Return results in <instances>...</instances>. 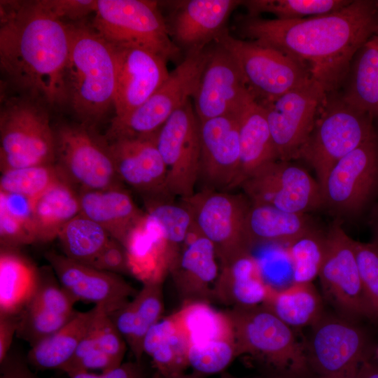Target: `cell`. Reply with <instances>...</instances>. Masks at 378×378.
Segmentation results:
<instances>
[{"label": "cell", "mask_w": 378, "mask_h": 378, "mask_svg": "<svg viewBox=\"0 0 378 378\" xmlns=\"http://www.w3.org/2000/svg\"><path fill=\"white\" fill-rule=\"evenodd\" d=\"M240 34L286 54L303 66L327 94L342 85L352 60L378 29L375 1L355 0L326 15L299 20L239 19Z\"/></svg>", "instance_id": "6da1fadb"}, {"label": "cell", "mask_w": 378, "mask_h": 378, "mask_svg": "<svg viewBox=\"0 0 378 378\" xmlns=\"http://www.w3.org/2000/svg\"><path fill=\"white\" fill-rule=\"evenodd\" d=\"M0 66L20 94L58 108L68 104L67 24L41 1H1Z\"/></svg>", "instance_id": "7a4b0ae2"}, {"label": "cell", "mask_w": 378, "mask_h": 378, "mask_svg": "<svg viewBox=\"0 0 378 378\" xmlns=\"http://www.w3.org/2000/svg\"><path fill=\"white\" fill-rule=\"evenodd\" d=\"M66 24L69 34L66 68L68 105L78 122L96 128L114 108L115 50L92 24L83 20Z\"/></svg>", "instance_id": "3957f363"}, {"label": "cell", "mask_w": 378, "mask_h": 378, "mask_svg": "<svg viewBox=\"0 0 378 378\" xmlns=\"http://www.w3.org/2000/svg\"><path fill=\"white\" fill-rule=\"evenodd\" d=\"M234 329L236 356L248 355L261 362L267 374L285 375L307 370L304 344L293 328L262 304L234 307L226 311Z\"/></svg>", "instance_id": "277c9868"}, {"label": "cell", "mask_w": 378, "mask_h": 378, "mask_svg": "<svg viewBox=\"0 0 378 378\" xmlns=\"http://www.w3.org/2000/svg\"><path fill=\"white\" fill-rule=\"evenodd\" d=\"M48 108L41 101L22 94L1 101V172L55 163V136Z\"/></svg>", "instance_id": "5b68a950"}, {"label": "cell", "mask_w": 378, "mask_h": 378, "mask_svg": "<svg viewBox=\"0 0 378 378\" xmlns=\"http://www.w3.org/2000/svg\"><path fill=\"white\" fill-rule=\"evenodd\" d=\"M372 117L350 106L342 97L326 98L298 155L314 169L321 189L338 161L377 136Z\"/></svg>", "instance_id": "8992f818"}, {"label": "cell", "mask_w": 378, "mask_h": 378, "mask_svg": "<svg viewBox=\"0 0 378 378\" xmlns=\"http://www.w3.org/2000/svg\"><path fill=\"white\" fill-rule=\"evenodd\" d=\"M304 344L307 370L318 378H355L377 344L359 322L324 312Z\"/></svg>", "instance_id": "52a82bcc"}, {"label": "cell", "mask_w": 378, "mask_h": 378, "mask_svg": "<svg viewBox=\"0 0 378 378\" xmlns=\"http://www.w3.org/2000/svg\"><path fill=\"white\" fill-rule=\"evenodd\" d=\"M91 24L113 46L141 48L166 61L180 52L155 1L98 0Z\"/></svg>", "instance_id": "ba28073f"}, {"label": "cell", "mask_w": 378, "mask_h": 378, "mask_svg": "<svg viewBox=\"0 0 378 378\" xmlns=\"http://www.w3.org/2000/svg\"><path fill=\"white\" fill-rule=\"evenodd\" d=\"M209 53L206 48L188 52L165 82L141 106L125 119L111 123L106 139L157 136L168 118L193 98Z\"/></svg>", "instance_id": "9c48e42d"}, {"label": "cell", "mask_w": 378, "mask_h": 378, "mask_svg": "<svg viewBox=\"0 0 378 378\" xmlns=\"http://www.w3.org/2000/svg\"><path fill=\"white\" fill-rule=\"evenodd\" d=\"M55 165L78 191L122 187L105 136L80 122H62L54 127Z\"/></svg>", "instance_id": "30bf717a"}, {"label": "cell", "mask_w": 378, "mask_h": 378, "mask_svg": "<svg viewBox=\"0 0 378 378\" xmlns=\"http://www.w3.org/2000/svg\"><path fill=\"white\" fill-rule=\"evenodd\" d=\"M214 42L232 56L259 103L274 100L312 78L303 66L286 54L253 41L233 37L227 28Z\"/></svg>", "instance_id": "8fae6325"}, {"label": "cell", "mask_w": 378, "mask_h": 378, "mask_svg": "<svg viewBox=\"0 0 378 378\" xmlns=\"http://www.w3.org/2000/svg\"><path fill=\"white\" fill-rule=\"evenodd\" d=\"M340 220L325 236V253L318 274L323 298L338 315L360 322L373 316L361 284L354 246Z\"/></svg>", "instance_id": "7c38bea8"}, {"label": "cell", "mask_w": 378, "mask_h": 378, "mask_svg": "<svg viewBox=\"0 0 378 378\" xmlns=\"http://www.w3.org/2000/svg\"><path fill=\"white\" fill-rule=\"evenodd\" d=\"M181 200L198 231L214 245L220 264L251 251L246 231L251 202L245 195L202 189Z\"/></svg>", "instance_id": "4fadbf2b"}, {"label": "cell", "mask_w": 378, "mask_h": 378, "mask_svg": "<svg viewBox=\"0 0 378 378\" xmlns=\"http://www.w3.org/2000/svg\"><path fill=\"white\" fill-rule=\"evenodd\" d=\"M323 207L337 218L361 214L378 193V139L363 143L338 161L321 189Z\"/></svg>", "instance_id": "5bb4252c"}, {"label": "cell", "mask_w": 378, "mask_h": 378, "mask_svg": "<svg viewBox=\"0 0 378 378\" xmlns=\"http://www.w3.org/2000/svg\"><path fill=\"white\" fill-rule=\"evenodd\" d=\"M200 122L191 100L176 110L162 125L156 145L167 168V183L173 197L195 193L200 167Z\"/></svg>", "instance_id": "9a60e30c"}, {"label": "cell", "mask_w": 378, "mask_h": 378, "mask_svg": "<svg viewBox=\"0 0 378 378\" xmlns=\"http://www.w3.org/2000/svg\"><path fill=\"white\" fill-rule=\"evenodd\" d=\"M327 94L323 87L312 78L274 100L260 103L265 109L279 160L298 158Z\"/></svg>", "instance_id": "2e32d148"}, {"label": "cell", "mask_w": 378, "mask_h": 378, "mask_svg": "<svg viewBox=\"0 0 378 378\" xmlns=\"http://www.w3.org/2000/svg\"><path fill=\"white\" fill-rule=\"evenodd\" d=\"M251 203L308 214L323 207L320 185L303 167L276 160L258 169L240 186Z\"/></svg>", "instance_id": "e0dca14e"}, {"label": "cell", "mask_w": 378, "mask_h": 378, "mask_svg": "<svg viewBox=\"0 0 378 378\" xmlns=\"http://www.w3.org/2000/svg\"><path fill=\"white\" fill-rule=\"evenodd\" d=\"M199 120L237 113L254 97L236 62L222 46L209 49L206 64L193 97Z\"/></svg>", "instance_id": "ac0fdd59"}, {"label": "cell", "mask_w": 378, "mask_h": 378, "mask_svg": "<svg viewBox=\"0 0 378 378\" xmlns=\"http://www.w3.org/2000/svg\"><path fill=\"white\" fill-rule=\"evenodd\" d=\"M113 47L117 75L115 116L111 122H117L141 106L165 82L170 73L167 61L149 50L135 46Z\"/></svg>", "instance_id": "d6986e66"}, {"label": "cell", "mask_w": 378, "mask_h": 378, "mask_svg": "<svg viewBox=\"0 0 378 378\" xmlns=\"http://www.w3.org/2000/svg\"><path fill=\"white\" fill-rule=\"evenodd\" d=\"M202 189L229 191L236 188L240 164L237 114L200 121Z\"/></svg>", "instance_id": "ffe728a7"}, {"label": "cell", "mask_w": 378, "mask_h": 378, "mask_svg": "<svg viewBox=\"0 0 378 378\" xmlns=\"http://www.w3.org/2000/svg\"><path fill=\"white\" fill-rule=\"evenodd\" d=\"M156 137L120 138L108 141L116 173L139 192L144 202L173 201L167 183V168Z\"/></svg>", "instance_id": "44dd1931"}, {"label": "cell", "mask_w": 378, "mask_h": 378, "mask_svg": "<svg viewBox=\"0 0 378 378\" xmlns=\"http://www.w3.org/2000/svg\"><path fill=\"white\" fill-rule=\"evenodd\" d=\"M49 265L64 288L77 301L101 305L111 314L138 292L120 274L97 270L64 254L48 251Z\"/></svg>", "instance_id": "7402d4cb"}, {"label": "cell", "mask_w": 378, "mask_h": 378, "mask_svg": "<svg viewBox=\"0 0 378 378\" xmlns=\"http://www.w3.org/2000/svg\"><path fill=\"white\" fill-rule=\"evenodd\" d=\"M216 258L214 245L194 224L169 271L182 303L214 300L220 270Z\"/></svg>", "instance_id": "603a6c76"}, {"label": "cell", "mask_w": 378, "mask_h": 378, "mask_svg": "<svg viewBox=\"0 0 378 378\" xmlns=\"http://www.w3.org/2000/svg\"><path fill=\"white\" fill-rule=\"evenodd\" d=\"M243 1L189 0L176 2L170 25V36L187 52L206 48L224 31L232 12Z\"/></svg>", "instance_id": "cb8c5ba5"}, {"label": "cell", "mask_w": 378, "mask_h": 378, "mask_svg": "<svg viewBox=\"0 0 378 378\" xmlns=\"http://www.w3.org/2000/svg\"><path fill=\"white\" fill-rule=\"evenodd\" d=\"M94 309L85 334L71 359L61 370L66 374L96 370L104 372L122 363L128 347L126 342L104 307L96 305Z\"/></svg>", "instance_id": "d4e9b609"}, {"label": "cell", "mask_w": 378, "mask_h": 378, "mask_svg": "<svg viewBox=\"0 0 378 378\" xmlns=\"http://www.w3.org/2000/svg\"><path fill=\"white\" fill-rule=\"evenodd\" d=\"M78 199L80 214L100 225L122 245L146 216L122 186L79 190Z\"/></svg>", "instance_id": "484cf974"}, {"label": "cell", "mask_w": 378, "mask_h": 378, "mask_svg": "<svg viewBox=\"0 0 378 378\" xmlns=\"http://www.w3.org/2000/svg\"><path fill=\"white\" fill-rule=\"evenodd\" d=\"M270 288L258 260L246 251L220 263L213 298L231 307L257 306L265 302Z\"/></svg>", "instance_id": "4316f807"}, {"label": "cell", "mask_w": 378, "mask_h": 378, "mask_svg": "<svg viewBox=\"0 0 378 378\" xmlns=\"http://www.w3.org/2000/svg\"><path fill=\"white\" fill-rule=\"evenodd\" d=\"M163 282L143 284L122 307L108 314L137 361H142L143 342L148 331L163 316Z\"/></svg>", "instance_id": "83f0119b"}, {"label": "cell", "mask_w": 378, "mask_h": 378, "mask_svg": "<svg viewBox=\"0 0 378 378\" xmlns=\"http://www.w3.org/2000/svg\"><path fill=\"white\" fill-rule=\"evenodd\" d=\"M236 114L241 150L237 188L258 169L279 159L263 106L252 99Z\"/></svg>", "instance_id": "f1b7e54d"}, {"label": "cell", "mask_w": 378, "mask_h": 378, "mask_svg": "<svg viewBox=\"0 0 378 378\" xmlns=\"http://www.w3.org/2000/svg\"><path fill=\"white\" fill-rule=\"evenodd\" d=\"M316 229L308 214L285 211L268 204L251 203L246 218L251 248L266 243L288 245Z\"/></svg>", "instance_id": "f546056e"}, {"label": "cell", "mask_w": 378, "mask_h": 378, "mask_svg": "<svg viewBox=\"0 0 378 378\" xmlns=\"http://www.w3.org/2000/svg\"><path fill=\"white\" fill-rule=\"evenodd\" d=\"M188 340L174 313L162 317L146 333L143 352L151 358L157 377L169 378L188 367Z\"/></svg>", "instance_id": "4dcf8cb0"}, {"label": "cell", "mask_w": 378, "mask_h": 378, "mask_svg": "<svg viewBox=\"0 0 378 378\" xmlns=\"http://www.w3.org/2000/svg\"><path fill=\"white\" fill-rule=\"evenodd\" d=\"M78 214V191L65 178L59 180L33 200L36 242H48L57 238L66 224Z\"/></svg>", "instance_id": "1f68e13d"}, {"label": "cell", "mask_w": 378, "mask_h": 378, "mask_svg": "<svg viewBox=\"0 0 378 378\" xmlns=\"http://www.w3.org/2000/svg\"><path fill=\"white\" fill-rule=\"evenodd\" d=\"M39 269L18 248L1 247L0 315L18 316L38 285Z\"/></svg>", "instance_id": "d6a6232c"}, {"label": "cell", "mask_w": 378, "mask_h": 378, "mask_svg": "<svg viewBox=\"0 0 378 378\" xmlns=\"http://www.w3.org/2000/svg\"><path fill=\"white\" fill-rule=\"evenodd\" d=\"M94 312V307L87 312H78L62 328L30 347L26 354L29 365L39 371H61L73 357Z\"/></svg>", "instance_id": "836d02e7"}, {"label": "cell", "mask_w": 378, "mask_h": 378, "mask_svg": "<svg viewBox=\"0 0 378 378\" xmlns=\"http://www.w3.org/2000/svg\"><path fill=\"white\" fill-rule=\"evenodd\" d=\"M262 305L292 328L312 326L324 313L323 298L312 283L271 287Z\"/></svg>", "instance_id": "e575fe53"}, {"label": "cell", "mask_w": 378, "mask_h": 378, "mask_svg": "<svg viewBox=\"0 0 378 378\" xmlns=\"http://www.w3.org/2000/svg\"><path fill=\"white\" fill-rule=\"evenodd\" d=\"M343 100L372 116L378 115V46L369 40L355 55L346 80Z\"/></svg>", "instance_id": "d590c367"}, {"label": "cell", "mask_w": 378, "mask_h": 378, "mask_svg": "<svg viewBox=\"0 0 378 378\" xmlns=\"http://www.w3.org/2000/svg\"><path fill=\"white\" fill-rule=\"evenodd\" d=\"M174 314L190 346L219 340H234L233 325L229 314L226 311L215 309L209 302L182 303L181 307Z\"/></svg>", "instance_id": "8d00e7d4"}, {"label": "cell", "mask_w": 378, "mask_h": 378, "mask_svg": "<svg viewBox=\"0 0 378 378\" xmlns=\"http://www.w3.org/2000/svg\"><path fill=\"white\" fill-rule=\"evenodd\" d=\"M145 204L146 220L165 243L174 263L194 225L192 216L181 203L150 201Z\"/></svg>", "instance_id": "74e56055"}, {"label": "cell", "mask_w": 378, "mask_h": 378, "mask_svg": "<svg viewBox=\"0 0 378 378\" xmlns=\"http://www.w3.org/2000/svg\"><path fill=\"white\" fill-rule=\"evenodd\" d=\"M111 238L100 225L80 214L66 224L57 237L64 255L88 265Z\"/></svg>", "instance_id": "f35d334b"}, {"label": "cell", "mask_w": 378, "mask_h": 378, "mask_svg": "<svg viewBox=\"0 0 378 378\" xmlns=\"http://www.w3.org/2000/svg\"><path fill=\"white\" fill-rule=\"evenodd\" d=\"M351 0H248L243 1L248 15L262 13L274 15L283 20H299L326 15L349 5Z\"/></svg>", "instance_id": "ab89813d"}, {"label": "cell", "mask_w": 378, "mask_h": 378, "mask_svg": "<svg viewBox=\"0 0 378 378\" xmlns=\"http://www.w3.org/2000/svg\"><path fill=\"white\" fill-rule=\"evenodd\" d=\"M325 236L316 229L287 245L293 283H312L318 276L324 258Z\"/></svg>", "instance_id": "60d3db41"}, {"label": "cell", "mask_w": 378, "mask_h": 378, "mask_svg": "<svg viewBox=\"0 0 378 378\" xmlns=\"http://www.w3.org/2000/svg\"><path fill=\"white\" fill-rule=\"evenodd\" d=\"M62 178L55 164L12 169L1 172L0 191L34 200Z\"/></svg>", "instance_id": "b9f144b4"}, {"label": "cell", "mask_w": 378, "mask_h": 378, "mask_svg": "<svg viewBox=\"0 0 378 378\" xmlns=\"http://www.w3.org/2000/svg\"><path fill=\"white\" fill-rule=\"evenodd\" d=\"M237 358L234 340H219L200 345H190L188 367L202 375L223 372Z\"/></svg>", "instance_id": "7bdbcfd3"}, {"label": "cell", "mask_w": 378, "mask_h": 378, "mask_svg": "<svg viewBox=\"0 0 378 378\" xmlns=\"http://www.w3.org/2000/svg\"><path fill=\"white\" fill-rule=\"evenodd\" d=\"M354 251L363 290L373 322L378 323V246L354 240Z\"/></svg>", "instance_id": "ee69618b"}, {"label": "cell", "mask_w": 378, "mask_h": 378, "mask_svg": "<svg viewBox=\"0 0 378 378\" xmlns=\"http://www.w3.org/2000/svg\"><path fill=\"white\" fill-rule=\"evenodd\" d=\"M90 266L120 275L130 273L126 249L120 242L113 238H111Z\"/></svg>", "instance_id": "f6af8a7d"}, {"label": "cell", "mask_w": 378, "mask_h": 378, "mask_svg": "<svg viewBox=\"0 0 378 378\" xmlns=\"http://www.w3.org/2000/svg\"><path fill=\"white\" fill-rule=\"evenodd\" d=\"M41 3L58 19L62 20L64 18L77 22L84 20L90 13H94L97 1L42 0Z\"/></svg>", "instance_id": "bcb514c9"}, {"label": "cell", "mask_w": 378, "mask_h": 378, "mask_svg": "<svg viewBox=\"0 0 378 378\" xmlns=\"http://www.w3.org/2000/svg\"><path fill=\"white\" fill-rule=\"evenodd\" d=\"M69 378H150L143 361L122 363L106 372H75L67 374Z\"/></svg>", "instance_id": "7dc6e473"}, {"label": "cell", "mask_w": 378, "mask_h": 378, "mask_svg": "<svg viewBox=\"0 0 378 378\" xmlns=\"http://www.w3.org/2000/svg\"><path fill=\"white\" fill-rule=\"evenodd\" d=\"M30 367L26 355L12 347L0 362V378H40Z\"/></svg>", "instance_id": "c3c4849f"}, {"label": "cell", "mask_w": 378, "mask_h": 378, "mask_svg": "<svg viewBox=\"0 0 378 378\" xmlns=\"http://www.w3.org/2000/svg\"><path fill=\"white\" fill-rule=\"evenodd\" d=\"M18 328V316L0 315V362L12 348Z\"/></svg>", "instance_id": "681fc988"}, {"label": "cell", "mask_w": 378, "mask_h": 378, "mask_svg": "<svg viewBox=\"0 0 378 378\" xmlns=\"http://www.w3.org/2000/svg\"><path fill=\"white\" fill-rule=\"evenodd\" d=\"M355 378H378V362L374 357L360 365Z\"/></svg>", "instance_id": "f907efd6"}, {"label": "cell", "mask_w": 378, "mask_h": 378, "mask_svg": "<svg viewBox=\"0 0 378 378\" xmlns=\"http://www.w3.org/2000/svg\"><path fill=\"white\" fill-rule=\"evenodd\" d=\"M276 378H318L316 375L313 374L309 370L293 374H286V375H276Z\"/></svg>", "instance_id": "816d5d0a"}, {"label": "cell", "mask_w": 378, "mask_h": 378, "mask_svg": "<svg viewBox=\"0 0 378 378\" xmlns=\"http://www.w3.org/2000/svg\"><path fill=\"white\" fill-rule=\"evenodd\" d=\"M155 378H160V377L156 376ZM169 378H204V376L200 375V374L193 372L189 373V374L183 372L182 374H177V375L169 377Z\"/></svg>", "instance_id": "f5cc1de1"}, {"label": "cell", "mask_w": 378, "mask_h": 378, "mask_svg": "<svg viewBox=\"0 0 378 378\" xmlns=\"http://www.w3.org/2000/svg\"><path fill=\"white\" fill-rule=\"evenodd\" d=\"M372 243L378 246V223H374Z\"/></svg>", "instance_id": "db71d44e"}, {"label": "cell", "mask_w": 378, "mask_h": 378, "mask_svg": "<svg viewBox=\"0 0 378 378\" xmlns=\"http://www.w3.org/2000/svg\"><path fill=\"white\" fill-rule=\"evenodd\" d=\"M220 378H239L234 376L231 375L230 374L227 373H223ZM249 378H276L274 375L272 374H265L263 376H259L255 377H249Z\"/></svg>", "instance_id": "11a10c76"}, {"label": "cell", "mask_w": 378, "mask_h": 378, "mask_svg": "<svg viewBox=\"0 0 378 378\" xmlns=\"http://www.w3.org/2000/svg\"><path fill=\"white\" fill-rule=\"evenodd\" d=\"M370 40L378 46V29L377 32L371 37Z\"/></svg>", "instance_id": "9f6ffc18"}, {"label": "cell", "mask_w": 378, "mask_h": 378, "mask_svg": "<svg viewBox=\"0 0 378 378\" xmlns=\"http://www.w3.org/2000/svg\"><path fill=\"white\" fill-rule=\"evenodd\" d=\"M373 357L378 362V344H377V346L375 348V351H374Z\"/></svg>", "instance_id": "6f0895ef"}, {"label": "cell", "mask_w": 378, "mask_h": 378, "mask_svg": "<svg viewBox=\"0 0 378 378\" xmlns=\"http://www.w3.org/2000/svg\"><path fill=\"white\" fill-rule=\"evenodd\" d=\"M375 5L377 9V20H378V1H375Z\"/></svg>", "instance_id": "680465c9"}]
</instances>
